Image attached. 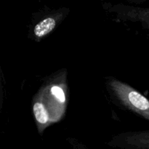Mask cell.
<instances>
[{
    "instance_id": "1",
    "label": "cell",
    "mask_w": 149,
    "mask_h": 149,
    "mask_svg": "<svg viewBox=\"0 0 149 149\" xmlns=\"http://www.w3.org/2000/svg\"><path fill=\"white\" fill-rule=\"evenodd\" d=\"M105 86L111 100L116 106L149 121V99L142 93L111 76L105 78Z\"/></svg>"
},
{
    "instance_id": "2",
    "label": "cell",
    "mask_w": 149,
    "mask_h": 149,
    "mask_svg": "<svg viewBox=\"0 0 149 149\" xmlns=\"http://www.w3.org/2000/svg\"><path fill=\"white\" fill-rule=\"evenodd\" d=\"M70 13L68 7L41 12L33 17L28 37L34 42H41L52 33Z\"/></svg>"
},
{
    "instance_id": "3",
    "label": "cell",
    "mask_w": 149,
    "mask_h": 149,
    "mask_svg": "<svg viewBox=\"0 0 149 149\" xmlns=\"http://www.w3.org/2000/svg\"><path fill=\"white\" fill-rule=\"evenodd\" d=\"M106 144L112 148L120 149H149V130L116 134Z\"/></svg>"
},
{
    "instance_id": "4",
    "label": "cell",
    "mask_w": 149,
    "mask_h": 149,
    "mask_svg": "<svg viewBox=\"0 0 149 149\" xmlns=\"http://www.w3.org/2000/svg\"><path fill=\"white\" fill-rule=\"evenodd\" d=\"M66 141L69 143V145H71L72 149H89L83 143L75 138L70 137L66 138Z\"/></svg>"
},
{
    "instance_id": "5",
    "label": "cell",
    "mask_w": 149,
    "mask_h": 149,
    "mask_svg": "<svg viewBox=\"0 0 149 149\" xmlns=\"http://www.w3.org/2000/svg\"><path fill=\"white\" fill-rule=\"evenodd\" d=\"M147 37H148V38H149V33H147Z\"/></svg>"
}]
</instances>
